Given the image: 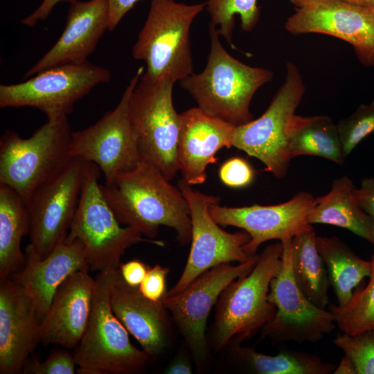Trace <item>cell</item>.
Returning a JSON list of instances; mask_svg holds the SVG:
<instances>
[{
	"label": "cell",
	"mask_w": 374,
	"mask_h": 374,
	"mask_svg": "<svg viewBox=\"0 0 374 374\" xmlns=\"http://www.w3.org/2000/svg\"><path fill=\"white\" fill-rule=\"evenodd\" d=\"M102 193L118 221L154 239L160 226L173 229L181 245L191 241L188 202L150 162L141 159L132 170L100 184Z\"/></svg>",
	"instance_id": "cell-1"
},
{
	"label": "cell",
	"mask_w": 374,
	"mask_h": 374,
	"mask_svg": "<svg viewBox=\"0 0 374 374\" xmlns=\"http://www.w3.org/2000/svg\"><path fill=\"white\" fill-rule=\"evenodd\" d=\"M210 51L204 69L179 81L181 87L212 116L235 126L253 119L250 112L255 93L273 78L263 67L247 65L224 48L215 26L209 24Z\"/></svg>",
	"instance_id": "cell-2"
},
{
	"label": "cell",
	"mask_w": 374,
	"mask_h": 374,
	"mask_svg": "<svg viewBox=\"0 0 374 374\" xmlns=\"http://www.w3.org/2000/svg\"><path fill=\"white\" fill-rule=\"evenodd\" d=\"M282 252L280 241L267 245L253 269L222 291L212 326L211 346L215 350L251 339L273 319L276 307L268 294Z\"/></svg>",
	"instance_id": "cell-3"
},
{
	"label": "cell",
	"mask_w": 374,
	"mask_h": 374,
	"mask_svg": "<svg viewBox=\"0 0 374 374\" xmlns=\"http://www.w3.org/2000/svg\"><path fill=\"white\" fill-rule=\"evenodd\" d=\"M117 269L100 271L95 278L88 323L73 353L78 373H137L151 359L131 343L129 332L112 310V286Z\"/></svg>",
	"instance_id": "cell-4"
},
{
	"label": "cell",
	"mask_w": 374,
	"mask_h": 374,
	"mask_svg": "<svg viewBox=\"0 0 374 374\" xmlns=\"http://www.w3.org/2000/svg\"><path fill=\"white\" fill-rule=\"evenodd\" d=\"M206 2L186 4L174 0H152L146 20L132 48L146 69L149 80L181 81L193 73L190 30Z\"/></svg>",
	"instance_id": "cell-5"
},
{
	"label": "cell",
	"mask_w": 374,
	"mask_h": 374,
	"mask_svg": "<svg viewBox=\"0 0 374 374\" xmlns=\"http://www.w3.org/2000/svg\"><path fill=\"white\" fill-rule=\"evenodd\" d=\"M71 133L66 116L47 118L28 139L15 131H5L0 139V184L15 190L26 202L71 158Z\"/></svg>",
	"instance_id": "cell-6"
},
{
	"label": "cell",
	"mask_w": 374,
	"mask_h": 374,
	"mask_svg": "<svg viewBox=\"0 0 374 374\" xmlns=\"http://www.w3.org/2000/svg\"><path fill=\"white\" fill-rule=\"evenodd\" d=\"M100 168L86 161L78 209L65 240L77 239L83 245L91 270L118 268L121 258L139 242L163 246V241L143 238L130 226H121L107 202L98 182Z\"/></svg>",
	"instance_id": "cell-7"
},
{
	"label": "cell",
	"mask_w": 374,
	"mask_h": 374,
	"mask_svg": "<svg viewBox=\"0 0 374 374\" xmlns=\"http://www.w3.org/2000/svg\"><path fill=\"white\" fill-rule=\"evenodd\" d=\"M305 92L297 66L287 62L284 82L269 105L258 118L235 127L232 147L260 160L275 177H284L292 159L289 151L290 127Z\"/></svg>",
	"instance_id": "cell-8"
},
{
	"label": "cell",
	"mask_w": 374,
	"mask_h": 374,
	"mask_svg": "<svg viewBox=\"0 0 374 374\" xmlns=\"http://www.w3.org/2000/svg\"><path fill=\"white\" fill-rule=\"evenodd\" d=\"M175 82L142 75L129 100L141 159L154 165L169 181L179 171L177 147L180 116L172 101Z\"/></svg>",
	"instance_id": "cell-9"
},
{
	"label": "cell",
	"mask_w": 374,
	"mask_h": 374,
	"mask_svg": "<svg viewBox=\"0 0 374 374\" xmlns=\"http://www.w3.org/2000/svg\"><path fill=\"white\" fill-rule=\"evenodd\" d=\"M86 161L71 157L54 176L26 199L30 244L26 251L44 259L66 239L81 193Z\"/></svg>",
	"instance_id": "cell-10"
},
{
	"label": "cell",
	"mask_w": 374,
	"mask_h": 374,
	"mask_svg": "<svg viewBox=\"0 0 374 374\" xmlns=\"http://www.w3.org/2000/svg\"><path fill=\"white\" fill-rule=\"evenodd\" d=\"M110 78L107 69L88 61L54 66L24 82L1 84L0 107H30L47 118L67 116L79 100Z\"/></svg>",
	"instance_id": "cell-11"
},
{
	"label": "cell",
	"mask_w": 374,
	"mask_h": 374,
	"mask_svg": "<svg viewBox=\"0 0 374 374\" xmlns=\"http://www.w3.org/2000/svg\"><path fill=\"white\" fill-rule=\"evenodd\" d=\"M144 71L143 66L138 69L114 109L91 126L71 133V157L97 165L105 183L134 169L141 159L137 134L130 116L129 100Z\"/></svg>",
	"instance_id": "cell-12"
},
{
	"label": "cell",
	"mask_w": 374,
	"mask_h": 374,
	"mask_svg": "<svg viewBox=\"0 0 374 374\" xmlns=\"http://www.w3.org/2000/svg\"><path fill=\"white\" fill-rule=\"evenodd\" d=\"M280 242V263L268 294L276 314L262 329L261 339L274 343L319 341L335 328V319L329 310L310 301L297 285L292 269V238Z\"/></svg>",
	"instance_id": "cell-13"
},
{
	"label": "cell",
	"mask_w": 374,
	"mask_h": 374,
	"mask_svg": "<svg viewBox=\"0 0 374 374\" xmlns=\"http://www.w3.org/2000/svg\"><path fill=\"white\" fill-rule=\"evenodd\" d=\"M258 256L237 265L224 263L215 266L202 274L179 293L163 297L162 302L199 371H204L208 364L210 352L206 328L212 308L231 283L253 269Z\"/></svg>",
	"instance_id": "cell-14"
},
{
	"label": "cell",
	"mask_w": 374,
	"mask_h": 374,
	"mask_svg": "<svg viewBox=\"0 0 374 374\" xmlns=\"http://www.w3.org/2000/svg\"><path fill=\"white\" fill-rule=\"evenodd\" d=\"M178 188L189 206L191 247L182 274L165 296L179 293L199 276L215 266L231 262H244L253 256L244 249L250 240L246 231L229 233L212 217L210 207L220 202L219 197L194 190L182 179L178 182Z\"/></svg>",
	"instance_id": "cell-15"
},
{
	"label": "cell",
	"mask_w": 374,
	"mask_h": 374,
	"mask_svg": "<svg viewBox=\"0 0 374 374\" xmlns=\"http://www.w3.org/2000/svg\"><path fill=\"white\" fill-rule=\"evenodd\" d=\"M315 204V197L302 191L275 205L228 207L217 203L210 207V213L220 226H235L249 235L244 249L252 256L263 242L283 241L313 229L307 217Z\"/></svg>",
	"instance_id": "cell-16"
},
{
	"label": "cell",
	"mask_w": 374,
	"mask_h": 374,
	"mask_svg": "<svg viewBox=\"0 0 374 374\" xmlns=\"http://www.w3.org/2000/svg\"><path fill=\"white\" fill-rule=\"evenodd\" d=\"M292 35L319 33L350 44L365 66L374 68V12L370 8L334 0L296 8L285 24Z\"/></svg>",
	"instance_id": "cell-17"
},
{
	"label": "cell",
	"mask_w": 374,
	"mask_h": 374,
	"mask_svg": "<svg viewBox=\"0 0 374 374\" xmlns=\"http://www.w3.org/2000/svg\"><path fill=\"white\" fill-rule=\"evenodd\" d=\"M42 319L35 304L11 277L0 280V373H21L41 342Z\"/></svg>",
	"instance_id": "cell-18"
},
{
	"label": "cell",
	"mask_w": 374,
	"mask_h": 374,
	"mask_svg": "<svg viewBox=\"0 0 374 374\" xmlns=\"http://www.w3.org/2000/svg\"><path fill=\"white\" fill-rule=\"evenodd\" d=\"M177 159L182 179L193 186L203 184L207 166L216 153L232 147L235 125L208 114L199 107L179 114Z\"/></svg>",
	"instance_id": "cell-19"
},
{
	"label": "cell",
	"mask_w": 374,
	"mask_h": 374,
	"mask_svg": "<svg viewBox=\"0 0 374 374\" xmlns=\"http://www.w3.org/2000/svg\"><path fill=\"white\" fill-rule=\"evenodd\" d=\"M106 0L69 3L65 27L55 44L24 74L30 78L48 69L87 61L105 32L109 30Z\"/></svg>",
	"instance_id": "cell-20"
},
{
	"label": "cell",
	"mask_w": 374,
	"mask_h": 374,
	"mask_svg": "<svg viewBox=\"0 0 374 374\" xmlns=\"http://www.w3.org/2000/svg\"><path fill=\"white\" fill-rule=\"evenodd\" d=\"M96 285L88 271L78 270L56 290L41 323V342L75 348L88 323Z\"/></svg>",
	"instance_id": "cell-21"
},
{
	"label": "cell",
	"mask_w": 374,
	"mask_h": 374,
	"mask_svg": "<svg viewBox=\"0 0 374 374\" xmlns=\"http://www.w3.org/2000/svg\"><path fill=\"white\" fill-rule=\"evenodd\" d=\"M111 305L115 315L151 359L165 351L170 339L168 311L162 301H152L138 287L127 285L118 268L112 286Z\"/></svg>",
	"instance_id": "cell-22"
},
{
	"label": "cell",
	"mask_w": 374,
	"mask_h": 374,
	"mask_svg": "<svg viewBox=\"0 0 374 374\" xmlns=\"http://www.w3.org/2000/svg\"><path fill=\"white\" fill-rule=\"evenodd\" d=\"M23 267L11 277L33 299L39 317L43 319L60 285L78 270L89 271L84 247L77 239L64 240L44 259L26 250Z\"/></svg>",
	"instance_id": "cell-23"
},
{
	"label": "cell",
	"mask_w": 374,
	"mask_h": 374,
	"mask_svg": "<svg viewBox=\"0 0 374 374\" xmlns=\"http://www.w3.org/2000/svg\"><path fill=\"white\" fill-rule=\"evenodd\" d=\"M355 188L347 176L335 179L330 191L316 198L307 222L346 229L374 244V220L359 204Z\"/></svg>",
	"instance_id": "cell-24"
},
{
	"label": "cell",
	"mask_w": 374,
	"mask_h": 374,
	"mask_svg": "<svg viewBox=\"0 0 374 374\" xmlns=\"http://www.w3.org/2000/svg\"><path fill=\"white\" fill-rule=\"evenodd\" d=\"M29 231L24 199L10 187L0 184V280L23 267L26 256L21 251V241Z\"/></svg>",
	"instance_id": "cell-25"
},
{
	"label": "cell",
	"mask_w": 374,
	"mask_h": 374,
	"mask_svg": "<svg viewBox=\"0 0 374 374\" xmlns=\"http://www.w3.org/2000/svg\"><path fill=\"white\" fill-rule=\"evenodd\" d=\"M317 249L326 267L330 284L344 308L350 302L353 290L371 274V260H365L338 237L317 236Z\"/></svg>",
	"instance_id": "cell-26"
},
{
	"label": "cell",
	"mask_w": 374,
	"mask_h": 374,
	"mask_svg": "<svg viewBox=\"0 0 374 374\" xmlns=\"http://www.w3.org/2000/svg\"><path fill=\"white\" fill-rule=\"evenodd\" d=\"M289 151L292 158L312 155L344 164L345 157L337 128L327 115H295L290 127Z\"/></svg>",
	"instance_id": "cell-27"
},
{
	"label": "cell",
	"mask_w": 374,
	"mask_h": 374,
	"mask_svg": "<svg viewBox=\"0 0 374 374\" xmlns=\"http://www.w3.org/2000/svg\"><path fill=\"white\" fill-rule=\"evenodd\" d=\"M233 360L247 373L256 374H330L336 366L305 352L280 350L276 355L256 352L254 348L233 344Z\"/></svg>",
	"instance_id": "cell-28"
},
{
	"label": "cell",
	"mask_w": 374,
	"mask_h": 374,
	"mask_svg": "<svg viewBox=\"0 0 374 374\" xmlns=\"http://www.w3.org/2000/svg\"><path fill=\"white\" fill-rule=\"evenodd\" d=\"M292 269L295 280L303 294L314 304L325 308L329 303L330 284L313 229L292 238Z\"/></svg>",
	"instance_id": "cell-29"
},
{
	"label": "cell",
	"mask_w": 374,
	"mask_h": 374,
	"mask_svg": "<svg viewBox=\"0 0 374 374\" xmlns=\"http://www.w3.org/2000/svg\"><path fill=\"white\" fill-rule=\"evenodd\" d=\"M371 274L367 285L356 288L350 302L344 308L329 305L338 328L349 335L374 328V252L371 257Z\"/></svg>",
	"instance_id": "cell-30"
},
{
	"label": "cell",
	"mask_w": 374,
	"mask_h": 374,
	"mask_svg": "<svg viewBox=\"0 0 374 374\" xmlns=\"http://www.w3.org/2000/svg\"><path fill=\"white\" fill-rule=\"evenodd\" d=\"M206 8L210 24L233 48H235L233 43L235 17L239 16L242 30L247 32L253 30L259 19L257 0H208Z\"/></svg>",
	"instance_id": "cell-31"
},
{
	"label": "cell",
	"mask_w": 374,
	"mask_h": 374,
	"mask_svg": "<svg viewBox=\"0 0 374 374\" xmlns=\"http://www.w3.org/2000/svg\"><path fill=\"white\" fill-rule=\"evenodd\" d=\"M333 342L353 361L357 374H374V328L355 335L337 334Z\"/></svg>",
	"instance_id": "cell-32"
},
{
	"label": "cell",
	"mask_w": 374,
	"mask_h": 374,
	"mask_svg": "<svg viewBox=\"0 0 374 374\" xmlns=\"http://www.w3.org/2000/svg\"><path fill=\"white\" fill-rule=\"evenodd\" d=\"M337 125L346 158L364 139L374 132V101L360 105Z\"/></svg>",
	"instance_id": "cell-33"
},
{
	"label": "cell",
	"mask_w": 374,
	"mask_h": 374,
	"mask_svg": "<svg viewBox=\"0 0 374 374\" xmlns=\"http://www.w3.org/2000/svg\"><path fill=\"white\" fill-rule=\"evenodd\" d=\"M75 362L73 355L67 350H57L42 362L34 360L25 364L24 373L30 374H74Z\"/></svg>",
	"instance_id": "cell-34"
},
{
	"label": "cell",
	"mask_w": 374,
	"mask_h": 374,
	"mask_svg": "<svg viewBox=\"0 0 374 374\" xmlns=\"http://www.w3.org/2000/svg\"><path fill=\"white\" fill-rule=\"evenodd\" d=\"M254 170L244 159L233 157L225 161L219 170L221 181L230 188L249 186L254 179Z\"/></svg>",
	"instance_id": "cell-35"
},
{
	"label": "cell",
	"mask_w": 374,
	"mask_h": 374,
	"mask_svg": "<svg viewBox=\"0 0 374 374\" xmlns=\"http://www.w3.org/2000/svg\"><path fill=\"white\" fill-rule=\"evenodd\" d=\"M169 269L159 264L150 267L139 290L146 299L154 301H161L166 294V278Z\"/></svg>",
	"instance_id": "cell-36"
},
{
	"label": "cell",
	"mask_w": 374,
	"mask_h": 374,
	"mask_svg": "<svg viewBox=\"0 0 374 374\" xmlns=\"http://www.w3.org/2000/svg\"><path fill=\"white\" fill-rule=\"evenodd\" d=\"M150 267L138 259L121 263L118 271L124 281L130 286L139 287Z\"/></svg>",
	"instance_id": "cell-37"
},
{
	"label": "cell",
	"mask_w": 374,
	"mask_h": 374,
	"mask_svg": "<svg viewBox=\"0 0 374 374\" xmlns=\"http://www.w3.org/2000/svg\"><path fill=\"white\" fill-rule=\"evenodd\" d=\"M354 193L360 206L374 220V177L363 179Z\"/></svg>",
	"instance_id": "cell-38"
},
{
	"label": "cell",
	"mask_w": 374,
	"mask_h": 374,
	"mask_svg": "<svg viewBox=\"0 0 374 374\" xmlns=\"http://www.w3.org/2000/svg\"><path fill=\"white\" fill-rule=\"evenodd\" d=\"M109 10V30H114L139 0H106Z\"/></svg>",
	"instance_id": "cell-39"
},
{
	"label": "cell",
	"mask_w": 374,
	"mask_h": 374,
	"mask_svg": "<svg viewBox=\"0 0 374 374\" xmlns=\"http://www.w3.org/2000/svg\"><path fill=\"white\" fill-rule=\"evenodd\" d=\"M73 0H43L41 4L28 16L21 20V24L33 27L39 21H44L50 15L54 7L62 1L70 3Z\"/></svg>",
	"instance_id": "cell-40"
},
{
	"label": "cell",
	"mask_w": 374,
	"mask_h": 374,
	"mask_svg": "<svg viewBox=\"0 0 374 374\" xmlns=\"http://www.w3.org/2000/svg\"><path fill=\"white\" fill-rule=\"evenodd\" d=\"M167 374H191L193 366L187 355L182 353L177 355L163 370Z\"/></svg>",
	"instance_id": "cell-41"
},
{
	"label": "cell",
	"mask_w": 374,
	"mask_h": 374,
	"mask_svg": "<svg viewBox=\"0 0 374 374\" xmlns=\"http://www.w3.org/2000/svg\"><path fill=\"white\" fill-rule=\"evenodd\" d=\"M332 374H357L355 366L350 358L344 355Z\"/></svg>",
	"instance_id": "cell-42"
},
{
	"label": "cell",
	"mask_w": 374,
	"mask_h": 374,
	"mask_svg": "<svg viewBox=\"0 0 374 374\" xmlns=\"http://www.w3.org/2000/svg\"><path fill=\"white\" fill-rule=\"evenodd\" d=\"M290 2L296 6V8H300L302 7H305L309 5L325 2V1H334V0H290Z\"/></svg>",
	"instance_id": "cell-43"
},
{
	"label": "cell",
	"mask_w": 374,
	"mask_h": 374,
	"mask_svg": "<svg viewBox=\"0 0 374 374\" xmlns=\"http://www.w3.org/2000/svg\"><path fill=\"white\" fill-rule=\"evenodd\" d=\"M345 2L364 6V7H371L374 3V0H342Z\"/></svg>",
	"instance_id": "cell-44"
},
{
	"label": "cell",
	"mask_w": 374,
	"mask_h": 374,
	"mask_svg": "<svg viewBox=\"0 0 374 374\" xmlns=\"http://www.w3.org/2000/svg\"><path fill=\"white\" fill-rule=\"evenodd\" d=\"M370 8H371V9L372 10V11L374 12V3H373V5L371 7H370Z\"/></svg>",
	"instance_id": "cell-45"
}]
</instances>
